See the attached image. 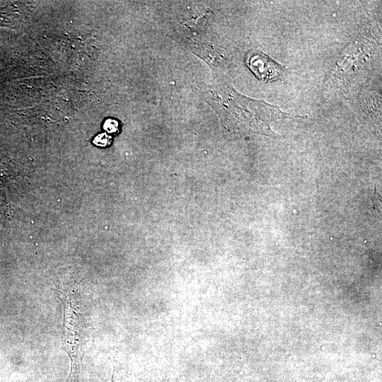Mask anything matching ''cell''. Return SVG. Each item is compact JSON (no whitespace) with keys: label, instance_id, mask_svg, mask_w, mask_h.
Instances as JSON below:
<instances>
[{"label":"cell","instance_id":"2","mask_svg":"<svg viewBox=\"0 0 382 382\" xmlns=\"http://www.w3.org/2000/svg\"><path fill=\"white\" fill-rule=\"evenodd\" d=\"M64 308V332L63 346L68 353L71 361V370L67 382H76L82 359V352L79 350L83 342V321L80 313L76 310V302L62 294L61 296Z\"/></svg>","mask_w":382,"mask_h":382},{"label":"cell","instance_id":"6","mask_svg":"<svg viewBox=\"0 0 382 382\" xmlns=\"http://www.w3.org/2000/svg\"><path fill=\"white\" fill-rule=\"evenodd\" d=\"M104 129L108 133H115L118 130V122L112 119L107 120L104 123Z\"/></svg>","mask_w":382,"mask_h":382},{"label":"cell","instance_id":"7","mask_svg":"<svg viewBox=\"0 0 382 382\" xmlns=\"http://www.w3.org/2000/svg\"><path fill=\"white\" fill-rule=\"evenodd\" d=\"M111 382H115V380H112Z\"/></svg>","mask_w":382,"mask_h":382},{"label":"cell","instance_id":"4","mask_svg":"<svg viewBox=\"0 0 382 382\" xmlns=\"http://www.w3.org/2000/svg\"><path fill=\"white\" fill-rule=\"evenodd\" d=\"M6 182V174L0 165V212L6 213L7 212V203L6 200L4 184Z\"/></svg>","mask_w":382,"mask_h":382},{"label":"cell","instance_id":"1","mask_svg":"<svg viewBox=\"0 0 382 382\" xmlns=\"http://www.w3.org/2000/svg\"><path fill=\"white\" fill-rule=\"evenodd\" d=\"M209 97L225 132L233 136L259 134L272 137L276 135L271 129L272 121L294 117L277 105L241 95L226 81L210 86Z\"/></svg>","mask_w":382,"mask_h":382},{"label":"cell","instance_id":"3","mask_svg":"<svg viewBox=\"0 0 382 382\" xmlns=\"http://www.w3.org/2000/svg\"><path fill=\"white\" fill-rule=\"evenodd\" d=\"M247 64L254 74L263 81L276 80L284 72L282 66L257 50L249 53Z\"/></svg>","mask_w":382,"mask_h":382},{"label":"cell","instance_id":"5","mask_svg":"<svg viewBox=\"0 0 382 382\" xmlns=\"http://www.w3.org/2000/svg\"><path fill=\"white\" fill-rule=\"evenodd\" d=\"M93 142L98 146H105L110 144L111 137L106 134H100L94 139Z\"/></svg>","mask_w":382,"mask_h":382}]
</instances>
